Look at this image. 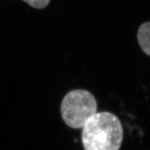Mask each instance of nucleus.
<instances>
[{
  "mask_svg": "<svg viewBox=\"0 0 150 150\" xmlns=\"http://www.w3.org/2000/svg\"><path fill=\"white\" fill-rule=\"evenodd\" d=\"M123 138L120 120L110 112L95 114L83 127L81 139L84 150H119Z\"/></svg>",
  "mask_w": 150,
  "mask_h": 150,
  "instance_id": "f257e3e1",
  "label": "nucleus"
},
{
  "mask_svg": "<svg viewBox=\"0 0 150 150\" xmlns=\"http://www.w3.org/2000/svg\"><path fill=\"white\" fill-rule=\"evenodd\" d=\"M60 111L66 125L71 128L79 129L83 128L86 121L96 113L97 103L90 92L75 90L63 98Z\"/></svg>",
  "mask_w": 150,
  "mask_h": 150,
  "instance_id": "f03ea898",
  "label": "nucleus"
},
{
  "mask_svg": "<svg viewBox=\"0 0 150 150\" xmlns=\"http://www.w3.org/2000/svg\"><path fill=\"white\" fill-rule=\"evenodd\" d=\"M137 38L141 48L150 56V22L144 23L139 26Z\"/></svg>",
  "mask_w": 150,
  "mask_h": 150,
  "instance_id": "7ed1b4c3",
  "label": "nucleus"
},
{
  "mask_svg": "<svg viewBox=\"0 0 150 150\" xmlns=\"http://www.w3.org/2000/svg\"><path fill=\"white\" fill-rule=\"evenodd\" d=\"M31 7L36 9H43L48 5L50 0H23Z\"/></svg>",
  "mask_w": 150,
  "mask_h": 150,
  "instance_id": "20e7f679",
  "label": "nucleus"
}]
</instances>
